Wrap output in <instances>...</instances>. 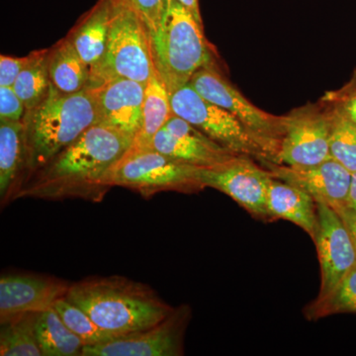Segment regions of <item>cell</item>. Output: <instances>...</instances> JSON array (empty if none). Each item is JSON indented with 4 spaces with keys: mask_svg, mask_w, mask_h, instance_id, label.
Listing matches in <instances>:
<instances>
[{
    "mask_svg": "<svg viewBox=\"0 0 356 356\" xmlns=\"http://www.w3.org/2000/svg\"><path fill=\"white\" fill-rule=\"evenodd\" d=\"M133 142L114 129L96 124L26 178L11 202L22 198L102 202L109 191L103 184L105 175Z\"/></svg>",
    "mask_w": 356,
    "mask_h": 356,
    "instance_id": "1",
    "label": "cell"
},
{
    "mask_svg": "<svg viewBox=\"0 0 356 356\" xmlns=\"http://www.w3.org/2000/svg\"><path fill=\"white\" fill-rule=\"evenodd\" d=\"M65 298L116 337L149 329L175 310L149 285L121 275L70 283Z\"/></svg>",
    "mask_w": 356,
    "mask_h": 356,
    "instance_id": "2",
    "label": "cell"
},
{
    "mask_svg": "<svg viewBox=\"0 0 356 356\" xmlns=\"http://www.w3.org/2000/svg\"><path fill=\"white\" fill-rule=\"evenodd\" d=\"M23 122L27 159L20 184L88 129L98 124L95 88H86L65 95L51 83L44 102L36 108L26 111Z\"/></svg>",
    "mask_w": 356,
    "mask_h": 356,
    "instance_id": "3",
    "label": "cell"
},
{
    "mask_svg": "<svg viewBox=\"0 0 356 356\" xmlns=\"http://www.w3.org/2000/svg\"><path fill=\"white\" fill-rule=\"evenodd\" d=\"M149 34L154 67L170 95L191 83L198 70L214 65L203 24L177 0H168L165 17Z\"/></svg>",
    "mask_w": 356,
    "mask_h": 356,
    "instance_id": "4",
    "label": "cell"
},
{
    "mask_svg": "<svg viewBox=\"0 0 356 356\" xmlns=\"http://www.w3.org/2000/svg\"><path fill=\"white\" fill-rule=\"evenodd\" d=\"M111 22L106 50L90 69L88 88H98L118 79L146 84L154 67L149 30L129 7L110 0Z\"/></svg>",
    "mask_w": 356,
    "mask_h": 356,
    "instance_id": "5",
    "label": "cell"
},
{
    "mask_svg": "<svg viewBox=\"0 0 356 356\" xmlns=\"http://www.w3.org/2000/svg\"><path fill=\"white\" fill-rule=\"evenodd\" d=\"M200 168L153 147L131 146L107 172L103 184L109 189L114 186L130 189L145 199L165 191L191 193L204 188L199 180Z\"/></svg>",
    "mask_w": 356,
    "mask_h": 356,
    "instance_id": "6",
    "label": "cell"
},
{
    "mask_svg": "<svg viewBox=\"0 0 356 356\" xmlns=\"http://www.w3.org/2000/svg\"><path fill=\"white\" fill-rule=\"evenodd\" d=\"M170 104L173 114L232 153L254 159L264 166L269 163L266 152L242 123L227 110L205 99L191 83L170 95Z\"/></svg>",
    "mask_w": 356,
    "mask_h": 356,
    "instance_id": "7",
    "label": "cell"
},
{
    "mask_svg": "<svg viewBox=\"0 0 356 356\" xmlns=\"http://www.w3.org/2000/svg\"><path fill=\"white\" fill-rule=\"evenodd\" d=\"M189 83L205 99L227 110L240 121L266 152L269 163H276L284 134V116H274L257 108L214 65L198 70Z\"/></svg>",
    "mask_w": 356,
    "mask_h": 356,
    "instance_id": "8",
    "label": "cell"
},
{
    "mask_svg": "<svg viewBox=\"0 0 356 356\" xmlns=\"http://www.w3.org/2000/svg\"><path fill=\"white\" fill-rule=\"evenodd\" d=\"M273 177L266 166L243 156H235L221 165L199 170V180L204 188L222 192L252 216L266 221L271 220L267 209V192Z\"/></svg>",
    "mask_w": 356,
    "mask_h": 356,
    "instance_id": "9",
    "label": "cell"
},
{
    "mask_svg": "<svg viewBox=\"0 0 356 356\" xmlns=\"http://www.w3.org/2000/svg\"><path fill=\"white\" fill-rule=\"evenodd\" d=\"M191 318L188 305L175 308L159 324L95 346H86L81 356H179Z\"/></svg>",
    "mask_w": 356,
    "mask_h": 356,
    "instance_id": "10",
    "label": "cell"
},
{
    "mask_svg": "<svg viewBox=\"0 0 356 356\" xmlns=\"http://www.w3.org/2000/svg\"><path fill=\"white\" fill-rule=\"evenodd\" d=\"M330 116L307 105L284 116V134L276 163L306 168L323 163L330 156Z\"/></svg>",
    "mask_w": 356,
    "mask_h": 356,
    "instance_id": "11",
    "label": "cell"
},
{
    "mask_svg": "<svg viewBox=\"0 0 356 356\" xmlns=\"http://www.w3.org/2000/svg\"><path fill=\"white\" fill-rule=\"evenodd\" d=\"M317 229L313 241L320 262L321 287L316 300H323L334 291L355 266L356 252L350 232L339 213L324 202H317Z\"/></svg>",
    "mask_w": 356,
    "mask_h": 356,
    "instance_id": "12",
    "label": "cell"
},
{
    "mask_svg": "<svg viewBox=\"0 0 356 356\" xmlns=\"http://www.w3.org/2000/svg\"><path fill=\"white\" fill-rule=\"evenodd\" d=\"M70 283L55 276L7 273L0 277V323L24 313H41L67 294Z\"/></svg>",
    "mask_w": 356,
    "mask_h": 356,
    "instance_id": "13",
    "label": "cell"
},
{
    "mask_svg": "<svg viewBox=\"0 0 356 356\" xmlns=\"http://www.w3.org/2000/svg\"><path fill=\"white\" fill-rule=\"evenodd\" d=\"M152 147L170 158L201 168L221 165L236 156L175 114L154 136Z\"/></svg>",
    "mask_w": 356,
    "mask_h": 356,
    "instance_id": "14",
    "label": "cell"
},
{
    "mask_svg": "<svg viewBox=\"0 0 356 356\" xmlns=\"http://www.w3.org/2000/svg\"><path fill=\"white\" fill-rule=\"evenodd\" d=\"M264 166L274 177L303 189L317 202L327 204L334 210L348 206L353 173L334 159L306 168L277 163Z\"/></svg>",
    "mask_w": 356,
    "mask_h": 356,
    "instance_id": "15",
    "label": "cell"
},
{
    "mask_svg": "<svg viewBox=\"0 0 356 356\" xmlns=\"http://www.w3.org/2000/svg\"><path fill=\"white\" fill-rule=\"evenodd\" d=\"M145 86L118 79L92 88L97 97L98 124L135 140L143 127Z\"/></svg>",
    "mask_w": 356,
    "mask_h": 356,
    "instance_id": "16",
    "label": "cell"
},
{
    "mask_svg": "<svg viewBox=\"0 0 356 356\" xmlns=\"http://www.w3.org/2000/svg\"><path fill=\"white\" fill-rule=\"evenodd\" d=\"M271 220H286L300 227L313 240L317 229V202L303 189L273 177L267 192Z\"/></svg>",
    "mask_w": 356,
    "mask_h": 356,
    "instance_id": "17",
    "label": "cell"
},
{
    "mask_svg": "<svg viewBox=\"0 0 356 356\" xmlns=\"http://www.w3.org/2000/svg\"><path fill=\"white\" fill-rule=\"evenodd\" d=\"M24 122L0 121V201L11 203L26 168Z\"/></svg>",
    "mask_w": 356,
    "mask_h": 356,
    "instance_id": "18",
    "label": "cell"
},
{
    "mask_svg": "<svg viewBox=\"0 0 356 356\" xmlns=\"http://www.w3.org/2000/svg\"><path fill=\"white\" fill-rule=\"evenodd\" d=\"M111 13L110 0H98L67 36L89 69L100 62L106 50Z\"/></svg>",
    "mask_w": 356,
    "mask_h": 356,
    "instance_id": "19",
    "label": "cell"
},
{
    "mask_svg": "<svg viewBox=\"0 0 356 356\" xmlns=\"http://www.w3.org/2000/svg\"><path fill=\"white\" fill-rule=\"evenodd\" d=\"M49 74L54 88L65 95L88 88L90 69L67 37L49 51Z\"/></svg>",
    "mask_w": 356,
    "mask_h": 356,
    "instance_id": "20",
    "label": "cell"
},
{
    "mask_svg": "<svg viewBox=\"0 0 356 356\" xmlns=\"http://www.w3.org/2000/svg\"><path fill=\"white\" fill-rule=\"evenodd\" d=\"M170 95L156 67L152 70L144 91L143 127L132 146L152 147L154 136L165 125L172 115Z\"/></svg>",
    "mask_w": 356,
    "mask_h": 356,
    "instance_id": "21",
    "label": "cell"
},
{
    "mask_svg": "<svg viewBox=\"0 0 356 356\" xmlns=\"http://www.w3.org/2000/svg\"><path fill=\"white\" fill-rule=\"evenodd\" d=\"M36 334L43 356H79L86 346L54 307L39 314Z\"/></svg>",
    "mask_w": 356,
    "mask_h": 356,
    "instance_id": "22",
    "label": "cell"
},
{
    "mask_svg": "<svg viewBox=\"0 0 356 356\" xmlns=\"http://www.w3.org/2000/svg\"><path fill=\"white\" fill-rule=\"evenodd\" d=\"M39 314H20L0 323V355H42L36 334Z\"/></svg>",
    "mask_w": 356,
    "mask_h": 356,
    "instance_id": "23",
    "label": "cell"
},
{
    "mask_svg": "<svg viewBox=\"0 0 356 356\" xmlns=\"http://www.w3.org/2000/svg\"><path fill=\"white\" fill-rule=\"evenodd\" d=\"M49 51L50 49L32 51L31 60L13 84L14 90L24 103L26 111L36 108L50 91Z\"/></svg>",
    "mask_w": 356,
    "mask_h": 356,
    "instance_id": "24",
    "label": "cell"
},
{
    "mask_svg": "<svg viewBox=\"0 0 356 356\" xmlns=\"http://www.w3.org/2000/svg\"><path fill=\"white\" fill-rule=\"evenodd\" d=\"M330 156L351 173L356 172V124L346 114L341 105L329 111Z\"/></svg>",
    "mask_w": 356,
    "mask_h": 356,
    "instance_id": "25",
    "label": "cell"
},
{
    "mask_svg": "<svg viewBox=\"0 0 356 356\" xmlns=\"http://www.w3.org/2000/svg\"><path fill=\"white\" fill-rule=\"evenodd\" d=\"M350 313H356V262L329 296L315 300L305 310L308 320Z\"/></svg>",
    "mask_w": 356,
    "mask_h": 356,
    "instance_id": "26",
    "label": "cell"
},
{
    "mask_svg": "<svg viewBox=\"0 0 356 356\" xmlns=\"http://www.w3.org/2000/svg\"><path fill=\"white\" fill-rule=\"evenodd\" d=\"M54 308L67 327L76 334L86 346H95L116 339L111 332L104 331L88 313L65 298L58 299Z\"/></svg>",
    "mask_w": 356,
    "mask_h": 356,
    "instance_id": "27",
    "label": "cell"
},
{
    "mask_svg": "<svg viewBox=\"0 0 356 356\" xmlns=\"http://www.w3.org/2000/svg\"><path fill=\"white\" fill-rule=\"evenodd\" d=\"M132 9L145 23L149 33L156 31L165 17L168 0H113Z\"/></svg>",
    "mask_w": 356,
    "mask_h": 356,
    "instance_id": "28",
    "label": "cell"
},
{
    "mask_svg": "<svg viewBox=\"0 0 356 356\" xmlns=\"http://www.w3.org/2000/svg\"><path fill=\"white\" fill-rule=\"evenodd\" d=\"M25 113L24 103L13 86H0V121H22Z\"/></svg>",
    "mask_w": 356,
    "mask_h": 356,
    "instance_id": "29",
    "label": "cell"
},
{
    "mask_svg": "<svg viewBox=\"0 0 356 356\" xmlns=\"http://www.w3.org/2000/svg\"><path fill=\"white\" fill-rule=\"evenodd\" d=\"M32 53L23 58L0 57V86H13L20 72L29 64Z\"/></svg>",
    "mask_w": 356,
    "mask_h": 356,
    "instance_id": "30",
    "label": "cell"
},
{
    "mask_svg": "<svg viewBox=\"0 0 356 356\" xmlns=\"http://www.w3.org/2000/svg\"><path fill=\"white\" fill-rule=\"evenodd\" d=\"M339 213V216L350 232L351 240H353V245L355 248L356 252V210L348 206H343V207L339 208L336 210Z\"/></svg>",
    "mask_w": 356,
    "mask_h": 356,
    "instance_id": "31",
    "label": "cell"
},
{
    "mask_svg": "<svg viewBox=\"0 0 356 356\" xmlns=\"http://www.w3.org/2000/svg\"><path fill=\"white\" fill-rule=\"evenodd\" d=\"M177 1L181 3L185 8L188 9L199 23L203 24L202 16H201L200 13V6H199V0H177Z\"/></svg>",
    "mask_w": 356,
    "mask_h": 356,
    "instance_id": "32",
    "label": "cell"
},
{
    "mask_svg": "<svg viewBox=\"0 0 356 356\" xmlns=\"http://www.w3.org/2000/svg\"><path fill=\"white\" fill-rule=\"evenodd\" d=\"M341 105L346 114L350 117V120L356 124V92L348 97V99L344 100Z\"/></svg>",
    "mask_w": 356,
    "mask_h": 356,
    "instance_id": "33",
    "label": "cell"
},
{
    "mask_svg": "<svg viewBox=\"0 0 356 356\" xmlns=\"http://www.w3.org/2000/svg\"><path fill=\"white\" fill-rule=\"evenodd\" d=\"M348 206L356 210V172L351 177L350 194H348Z\"/></svg>",
    "mask_w": 356,
    "mask_h": 356,
    "instance_id": "34",
    "label": "cell"
}]
</instances>
